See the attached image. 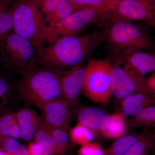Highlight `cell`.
Wrapping results in <instances>:
<instances>
[{"label": "cell", "instance_id": "cell-26", "mask_svg": "<svg viewBox=\"0 0 155 155\" xmlns=\"http://www.w3.org/2000/svg\"><path fill=\"white\" fill-rule=\"evenodd\" d=\"M50 134L56 146L66 154L69 149V134L58 128L48 126Z\"/></svg>", "mask_w": 155, "mask_h": 155}, {"label": "cell", "instance_id": "cell-37", "mask_svg": "<svg viewBox=\"0 0 155 155\" xmlns=\"http://www.w3.org/2000/svg\"><path fill=\"white\" fill-rule=\"evenodd\" d=\"M154 54H155V51L154 53Z\"/></svg>", "mask_w": 155, "mask_h": 155}, {"label": "cell", "instance_id": "cell-20", "mask_svg": "<svg viewBox=\"0 0 155 155\" xmlns=\"http://www.w3.org/2000/svg\"><path fill=\"white\" fill-rule=\"evenodd\" d=\"M143 134L123 136L118 138L105 151L104 155H125L140 140Z\"/></svg>", "mask_w": 155, "mask_h": 155}, {"label": "cell", "instance_id": "cell-31", "mask_svg": "<svg viewBox=\"0 0 155 155\" xmlns=\"http://www.w3.org/2000/svg\"><path fill=\"white\" fill-rule=\"evenodd\" d=\"M145 82L148 91L155 97V72L145 79Z\"/></svg>", "mask_w": 155, "mask_h": 155}, {"label": "cell", "instance_id": "cell-21", "mask_svg": "<svg viewBox=\"0 0 155 155\" xmlns=\"http://www.w3.org/2000/svg\"><path fill=\"white\" fill-rule=\"evenodd\" d=\"M14 0L0 2V41L13 29L12 5Z\"/></svg>", "mask_w": 155, "mask_h": 155}, {"label": "cell", "instance_id": "cell-36", "mask_svg": "<svg viewBox=\"0 0 155 155\" xmlns=\"http://www.w3.org/2000/svg\"><path fill=\"white\" fill-rule=\"evenodd\" d=\"M3 0H0V2H2V1Z\"/></svg>", "mask_w": 155, "mask_h": 155}, {"label": "cell", "instance_id": "cell-9", "mask_svg": "<svg viewBox=\"0 0 155 155\" xmlns=\"http://www.w3.org/2000/svg\"><path fill=\"white\" fill-rule=\"evenodd\" d=\"M38 108L41 111V120L46 125L64 130L69 134L71 128L70 107L62 97Z\"/></svg>", "mask_w": 155, "mask_h": 155}, {"label": "cell", "instance_id": "cell-8", "mask_svg": "<svg viewBox=\"0 0 155 155\" xmlns=\"http://www.w3.org/2000/svg\"><path fill=\"white\" fill-rule=\"evenodd\" d=\"M114 12L116 19L144 21L155 26V0H121Z\"/></svg>", "mask_w": 155, "mask_h": 155}, {"label": "cell", "instance_id": "cell-25", "mask_svg": "<svg viewBox=\"0 0 155 155\" xmlns=\"http://www.w3.org/2000/svg\"><path fill=\"white\" fill-rule=\"evenodd\" d=\"M155 136L153 132L144 134L142 137L136 143L125 155H145L152 144Z\"/></svg>", "mask_w": 155, "mask_h": 155}, {"label": "cell", "instance_id": "cell-30", "mask_svg": "<svg viewBox=\"0 0 155 155\" xmlns=\"http://www.w3.org/2000/svg\"><path fill=\"white\" fill-rule=\"evenodd\" d=\"M121 1V0H103L102 3L100 6L106 11L111 13L115 10Z\"/></svg>", "mask_w": 155, "mask_h": 155}, {"label": "cell", "instance_id": "cell-15", "mask_svg": "<svg viewBox=\"0 0 155 155\" xmlns=\"http://www.w3.org/2000/svg\"><path fill=\"white\" fill-rule=\"evenodd\" d=\"M78 123L92 130L101 133L107 130L110 122V115L98 108L86 107L78 114Z\"/></svg>", "mask_w": 155, "mask_h": 155}, {"label": "cell", "instance_id": "cell-24", "mask_svg": "<svg viewBox=\"0 0 155 155\" xmlns=\"http://www.w3.org/2000/svg\"><path fill=\"white\" fill-rule=\"evenodd\" d=\"M155 114V105L147 107L127 121L129 126L133 128L151 126Z\"/></svg>", "mask_w": 155, "mask_h": 155}, {"label": "cell", "instance_id": "cell-19", "mask_svg": "<svg viewBox=\"0 0 155 155\" xmlns=\"http://www.w3.org/2000/svg\"><path fill=\"white\" fill-rule=\"evenodd\" d=\"M13 75L4 69L0 71V111L7 107L16 88V82L11 78Z\"/></svg>", "mask_w": 155, "mask_h": 155}, {"label": "cell", "instance_id": "cell-4", "mask_svg": "<svg viewBox=\"0 0 155 155\" xmlns=\"http://www.w3.org/2000/svg\"><path fill=\"white\" fill-rule=\"evenodd\" d=\"M0 60L5 71L20 74L37 64V50L27 39L11 31L0 41Z\"/></svg>", "mask_w": 155, "mask_h": 155}, {"label": "cell", "instance_id": "cell-2", "mask_svg": "<svg viewBox=\"0 0 155 155\" xmlns=\"http://www.w3.org/2000/svg\"><path fill=\"white\" fill-rule=\"evenodd\" d=\"M62 72L37 64L22 72L16 82L18 97L27 105L38 108L62 97Z\"/></svg>", "mask_w": 155, "mask_h": 155}, {"label": "cell", "instance_id": "cell-33", "mask_svg": "<svg viewBox=\"0 0 155 155\" xmlns=\"http://www.w3.org/2000/svg\"><path fill=\"white\" fill-rule=\"evenodd\" d=\"M152 127H153L154 128V130L153 131L154 134L155 135V114L154 116L152 124Z\"/></svg>", "mask_w": 155, "mask_h": 155}, {"label": "cell", "instance_id": "cell-7", "mask_svg": "<svg viewBox=\"0 0 155 155\" xmlns=\"http://www.w3.org/2000/svg\"><path fill=\"white\" fill-rule=\"evenodd\" d=\"M110 14L100 6L77 10L57 22L49 31L47 41L50 44L61 38L78 35L90 25L107 18Z\"/></svg>", "mask_w": 155, "mask_h": 155}, {"label": "cell", "instance_id": "cell-14", "mask_svg": "<svg viewBox=\"0 0 155 155\" xmlns=\"http://www.w3.org/2000/svg\"><path fill=\"white\" fill-rule=\"evenodd\" d=\"M15 115L21 138L25 142H29L34 138L41 122V118L28 106L19 109L15 112Z\"/></svg>", "mask_w": 155, "mask_h": 155}, {"label": "cell", "instance_id": "cell-23", "mask_svg": "<svg viewBox=\"0 0 155 155\" xmlns=\"http://www.w3.org/2000/svg\"><path fill=\"white\" fill-rule=\"evenodd\" d=\"M17 123L15 113L7 107L0 111V137H12Z\"/></svg>", "mask_w": 155, "mask_h": 155}, {"label": "cell", "instance_id": "cell-3", "mask_svg": "<svg viewBox=\"0 0 155 155\" xmlns=\"http://www.w3.org/2000/svg\"><path fill=\"white\" fill-rule=\"evenodd\" d=\"M13 32L26 39L36 49L47 39L48 28L35 0H14L12 5Z\"/></svg>", "mask_w": 155, "mask_h": 155}, {"label": "cell", "instance_id": "cell-17", "mask_svg": "<svg viewBox=\"0 0 155 155\" xmlns=\"http://www.w3.org/2000/svg\"><path fill=\"white\" fill-rule=\"evenodd\" d=\"M125 117L121 113L110 115L109 126L101 133L102 135L109 139H118L123 136L126 131Z\"/></svg>", "mask_w": 155, "mask_h": 155}, {"label": "cell", "instance_id": "cell-1", "mask_svg": "<svg viewBox=\"0 0 155 155\" xmlns=\"http://www.w3.org/2000/svg\"><path fill=\"white\" fill-rule=\"evenodd\" d=\"M105 39L96 31L58 39L47 47L36 49L37 64L60 71L83 64Z\"/></svg>", "mask_w": 155, "mask_h": 155}, {"label": "cell", "instance_id": "cell-34", "mask_svg": "<svg viewBox=\"0 0 155 155\" xmlns=\"http://www.w3.org/2000/svg\"><path fill=\"white\" fill-rule=\"evenodd\" d=\"M0 155H7L4 152L0 150Z\"/></svg>", "mask_w": 155, "mask_h": 155}, {"label": "cell", "instance_id": "cell-12", "mask_svg": "<svg viewBox=\"0 0 155 155\" xmlns=\"http://www.w3.org/2000/svg\"><path fill=\"white\" fill-rule=\"evenodd\" d=\"M35 1L44 17L48 31L61 19L78 10L69 0Z\"/></svg>", "mask_w": 155, "mask_h": 155}, {"label": "cell", "instance_id": "cell-16", "mask_svg": "<svg viewBox=\"0 0 155 155\" xmlns=\"http://www.w3.org/2000/svg\"><path fill=\"white\" fill-rule=\"evenodd\" d=\"M121 101L120 113L125 117L135 116L147 107L155 105V97L148 92L134 94Z\"/></svg>", "mask_w": 155, "mask_h": 155}, {"label": "cell", "instance_id": "cell-5", "mask_svg": "<svg viewBox=\"0 0 155 155\" xmlns=\"http://www.w3.org/2000/svg\"><path fill=\"white\" fill-rule=\"evenodd\" d=\"M105 40L113 49L124 54L125 58L152 45L151 38L145 29L129 21L119 19H116L108 29Z\"/></svg>", "mask_w": 155, "mask_h": 155}, {"label": "cell", "instance_id": "cell-35", "mask_svg": "<svg viewBox=\"0 0 155 155\" xmlns=\"http://www.w3.org/2000/svg\"><path fill=\"white\" fill-rule=\"evenodd\" d=\"M0 68H3L2 67V64H1V60H0ZM2 71V70L0 69V71Z\"/></svg>", "mask_w": 155, "mask_h": 155}, {"label": "cell", "instance_id": "cell-29", "mask_svg": "<svg viewBox=\"0 0 155 155\" xmlns=\"http://www.w3.org/2000/svg\"><path fill=\"white\" fill-rule=\"evenodd\" d=\"M78 10L87 7L100 6L103 0H69Z\"/></svg>", "mask_w": 155, "mask_h": 155}, {"label": "cell", "instance_id": "cell-22", "mask_svg": "<svg viewBox=\"0 0 155 155\" xmlns=\"http://www.w3.org/2000/svg\"><path fill=\"white\" fill-rule=\"evenodd\" d=\"M95 135V131L79 123L71 128L69 133V138L72 143L81 146L91 142Z\"/></svg>", "mask_w": 155, "mask_h": 155}, {"label": "cell", "instance_id": "cell-11", "mask_svg": "<svg viewBox=\"0 0 155 155\" xmlns=\"http://www.w3.org/2000/svg\"><path fill=\"white\" fill-rule=\"evenodd\" d=\"M111 90L112 94L121 100L134 94L149 93L146 86L145 80L137 79L124 68L117 66L112 67Z\"/></svg>", "mask_w": 155, "mask_h": 155}, {"label": "cell", "instance_id": "cell-27", "mask_svg": "<svg viewBox=\"0 0 155 155\" xmlns=\"http://www.w3.org/2000/svg\"><path fill=\"white\" fill-rule=\"evenodd\" d=\"M105 151L98 143H89L81 146L78 151V155H104Z\"/></svg>", "mask_w": 155, "mask_h": 155}, {"label": "cell", "instance_id": "cell-28", "mask_svg": "<svg viewBox=\"0 0 155 155\" xmlns=\"http://www.w3.org/2000/svg\"><path fill=\"white\" fill-rule=\"evenodd\" d=\"M27 149L28 155H52L47 149L35 141L30 142Z\"/></svg>", "mask_w": 155, "mask_h": 155}, {"label": "cell", "instance_id": "cell-18", "mask_svg": "<svg viewBox=\"0 0 155 155\" xmlns=\"http://www.w3.org/2000/svg\"><path fill=\"white\" fill-rule=\"evenodd\" d=\"M33 139L35 141L47 149L52 155H65L56 146L50 134L48 127L42 120L35 132Z\"/></svg>", "mask_w": 155, "mask_h": 155}, {"label": "cell", "instance_id": "cell-13", "mask_svg": "<svg viewBox=\"0 0 155 155\" xmlns=\"http://www.w3.org/2000/svg\"><path fill=\"white\" fill-rule=\"evenodd\" d=\"M124 69L140 80L145 75L155 72V54L143 51L132 53L125 58Z\"/></svg>", "mask_w": 155, "mask_h": 155}, {"label": "cell", "instance_id": "cell-6", "mask_svg": "<svg viewBox=\"0 0 155 155\" xmlns=\"http://www.w3.org/2000/svg\"><path fill=\"white\" fill-rule=\"evenodd\" d=\"M112 66L108 56L90 59L85 66L82 93L91 101L103 105L107 104L111 95Z\"/></svg>", "mask_w": 155, "mask_h": 155}, {"label": "cell", "instance_id": "cell-10", "mask_svg": "<svg viewBox=\"0 0 155 155\" xmlns=\"http://www.w3.org/2000/svg\"><path fill=\"white\" fill-rule=\"evenodd\" d=\"M85 77V67H84L83 64L69 67L62 72L61 96L70 108L78 104Z\"/></svg>", "mask_w": 155, "mask_h": 155}, {"label": "cell", "instance_id": "cell-32", "mask_svg": "<svg viewBox=\"0 0 155 155\" xmlns=\"http://www.w3.org/2000/svg\"><path fill=\"white\" fill-rule=\"evenodd\" d=\"M8 155H28L27 148L20 144L18 148L14 152Z\"/></svg>", "mask_w": 155, "mask_h": 155}]
</instances>
